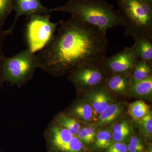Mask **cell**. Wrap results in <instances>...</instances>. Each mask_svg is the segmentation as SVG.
<instances>
[{
    "mask_svg": "<svg viewBox=\"0 0 152 152\" xmlns=\"http://www.w3.org/2000/svg\"><path fill=\"white\" fill-rule=\"evenodd\" d=\"M37 55L38 68L54 77L86 64L102 65L108 44L105 31L71 17Z\"/></svg>",
    "mask_w": 152,
    "mask_h": 152,
    "instance_id": "obj_1",
    "label": "cell"
},
{
    "mask_svg": "<svg viewBox=\"0 0 152 152\" xmlns=\"http://www.w3.org/2000/svg\"><path fill=\"white\" fill-rule=\"evenodd\" d=\"M50 13L60 12L107 31L118 26H124L120 11L104 0H70L64 5L50 9Z\"/></svg>",
    "mask_w": 152,
    "mask_h": 152,
    "instance_id": "obj_2",
    "label": "cell"
},
{
    "mask_svg": "<svg viewBox=\"0 0 152 152\" xmlns=\"http://www.w3.org/2000/svg\"><path fill=\"white\" fill-rule=\"evenodd\" d=\"M123 19L125 34L135 41H152V4L138 0H116Z\"/></svg>",
    "mask_w": 152,
    "mask_h": 152,
    "instance_id": "obj_3",
    "label": "cell"
},
{
    "mask_svg": "<svg viewBox=\"0 0 152 152\" xmlns=\"http://www.w3.org/2000/svg\"><path fill=\"white\" fill-rule=\"evenodd\" d=\"M38 68L37 55L28 49L12 56H5L1 66V82L20 88L32 80Z\"/></svg>",
    "mask_w": 152,
    "mask_h": 152,
    "instance_id": "obj_4",
    "label": "cell"
},
{
    "mask_svg": "<svg viewBox=\"0 0 152 152\" xmlns=\"http://www.w3.org/2000/svg\"><path fill=\"white\" fill-rule=\"evenodd\" d=\"M26 29L27 49L35 53L46 47L60 22L53 23L49 14H33L28 18Z\"/></svg>",
    "mask_w": 152,
    "mask_h": 152,
    "instance_id": "obj_5",
    "label": "cell"
},
{
    "mask_svg": "<svg viewBox=\"0 0 152 152\" xmlns=\"http://www.w3.org/2000/svg\"><path fill=\"white\" fill-rule=\"evenodd\" d=\"M44 137L48 152H87L78 138L53 119L45 129Z\"/></svg>",
    "mask_w": 152,
    "mask_h": 152,
    "instance_id": "obj_6",
    "label": "cell"
},
{
    "mask_svg": "<svg viewBox=\"0 0 152 152\" xmlns=\"http://www.w3.org/2000/svg\"><path fill=\"white\" fill-rule=\"evenodd\" d=\"M69 75L68 79L79 94L104 85L108 76L102 65L90 64L83 65Z\"/></svg>",
    "mask_w": 152,
    "mask_h": 152,
    "instance_id": "obj_7",
    "label": "cell"
},
{
    "mask_svg": "<svg viewBox=\"0 0 152 152\" xmlns=\"http://www.w3.org/2000/svg\"><path fill=\"white\" fill-rule=\"evenodd\" d=\"M139 60L132 46L106 57L102 65L108 75L127 73H130Z\"/></svg>",
    "mask_w": 152,
    "mask_h": 152,
    "instance_id": "obj_8",
    "label": "cell"
},
{
    "mask_svg": "<svg viewBox=\"0 0 152 152\" xmlns=\"http://www.w3.org/2000/svg\"><path fill=\"white\" fill-rule=\"evenodd\" d=\"M13 10L15 12V16L12 25L7 30L9 35L12 34L17 22L23 15L28 18L33 14H49V10L42 4L41 0H14Z\"/></svg>",
    "mask_w": 152,
    "mask_h": 152,
    "instance_id": "obj_9",
    "label": "cell"
},
{
    "mask_svg": "<svg viewBox=\"0 0 152 152\" xmlns=\"http://www.w3.org/2000/svg\"><path fill=\"white\" fill-rule=\"evenodd\" d=\"M80 94L81 95L82 99L89 104L98 115L114 102L111 94L107 90L104 85Z\"/></svg>",
    "mask_w": 152,
    "mask_h": 152,
    "instance_id": "obj_10",
    "label": "cell"
},
{
    "mask_svg": "<svg viewBox=\"0 0 152 152\" xmlns=\"http://www.w3.org/2000/svg\"><path fill=\"white\" fill-rule=\"evenodd\" d=\"M65 111L84 124H95L98 116L92 106L82 99H78L74 101Z\"/></svg>",
    "mask_w": 152,
    "mask_h": 152,
    "instance_id": "obj_11",
    "label": "cell"
},
{
    "mask_svg": "<svg viewBox=\"0 0 152 152\" xmlns=\"http://www.w3.org/2000/svg\"><path fill=\"white\" fill-rule=\"evenodd\" d=\"M132 84L130 73H127L108 75L104 85L111 94L123 96L129 94Z\"/></svg>",
    "mask_w": 152,
    "mask_h": 152,
    "instance_id": "obj_12",
    "label": "cell"
},
{
    "mask_svg": "<svg viewBox=\"0 0 152 152\" xmlns=\"http://www.w3.org/2000/svg\"><path fill=\"white\" fill-rule=\"evenodd\" d=\"M124 106L123 103L120 102H114L110 104L104 112L98 115L95 123L96 126L103 127L113 124L121 115Z\"/></svg>",
    "mask_w": 152,
    "mask_h": 152,
    "instance_id": "obj_13",
    "label": "cell"
},
{
    "mask_svg": "<svg viewBox=\"0 0 152 152\" xmlns=\"http://www.w3.org/2000/svg\"><path fill=\"white\" fill-rule=\"evenodd\" d=\"M53 119L57 124L69 131L75 136H77L82 127L81 123L73 116L66 111L58 113Z\"/></svg>",
    "mask_w": 152,
    "mask_h": 152,
    "instance_id": "obj_14",
    "label": "cell"
},
{
    "mask_svg": "<svg viewBox=\"0 0 152 152\" xmlns=\"http://www.w3.org/2000/svg\"><path fill=\"white\" fill-rule=\"evenodd\" d=\"M129 94L137 97H151L152 94V76L132 83Z\"/></svg>",
    "mask_w": 152,
    "mask_h": 152,
    "instance_id": "obj_15",
    "label": "cell"
},
{
    "mask_svg": "<svg viewBox=\"0 0 152 152\" xmlns=\"http://www.w3.org/2000/svg\"><path fill=\"white\" fill-rule=\"evenodd\" d=\"M132 128L129 123L126 120L116 123L112 128V136L115 142H124L130 137Z\"/></svg>",
    "mask_w": 152,
    "mask_h": 152,
    "instance_id": "obj_16",
    "label": "cell"
},
{
    "mask_svg": "<svg viewBox=\"0 0 152 152\" xmlns=\"http://www.w3.org/2000/svg\"><path fill=\"white\" fill-rule=\"evenodd\" d=\"M135 41L133 47L139 59L145 61L152 66V41L141 39Z\"/></svg>",
    "mask_w": 152,
    "mask_h": 152,
    "instance_id": "obj_17",
    "label": "cell"
},
{
    "mask_svg": "<svg viewBox=\"0 0 152 152\" xmlns=\"http://www.w3.org/2000/svg\"><path fill=\"white\" fill-rule=\"evenodd\" d=\"M132 83L139 81L152 76V66L142 60H139L131 71Z\"/></svg>",
    "mask_w": 152,
    "mask_h": 152,
    "instance_id": "obj_18",
    "label": "cell"
},
{
    "mask_svg": "<svg viewBox=\"0 0 152 152\" xmlns=\"http://www.w3.org/2000/svg\"><path fill=\"white\" fill-rule=\"evenodd\" d=\"M128 113L134 121L142 119L151 111V106L142 100H138L128 106Z\"/></svg>",
    "mask_w": 152,
    "mask_h": 152,
    "instance_id": "obj_19",
    "label": "cell"
},
{
    "mask_svg": "<svg viewBox=\"0 0 152 152\" xmlns=\"http://www.w3.org/2000/svg\"><path fill=\"white\" fill-rule=\"evenodd\" d=\"M113 142L112 132L107 129L102 130L96 134L94 149L96 151H105Z\"/></svg>",
    "mask_w": 152,
    "mask_h": 152,
    "instance_id": "obj_20",
    "label": "cell"
},
{
    "mask_svg": "<svg viewBox=\"0 0 152 152\" xmlns=\"http://www.w3.org/2000/svg\"><path fill=\"white\" fill-rule=\"evenodd\" d=\"M139 132L143 137L151 140L152 136V113L151 111L141 119L135 121Z\"/></svg>",
    "mask_w": 152,
    "mask_h": 152,
    "instance_id": "obj_21",
    "label": "cell"
},
{
    "mask_svg": "<svg viewBox=\"0 0 152 152\" xmlns=\"http://www.w3.org/2000/svg\"><path fill=\"white\" fill-rule=\"evenodd\" d=\"M14 0H0V30L13 10Z\"/></svg>",
    "mask_w": 152,
    "mask_h": 152,
    "instance_id": "obj_22",
    "label": "cell"
},
{
    "mask_svg": "<svg viewBox=\"0 0 152 152\" xmlns=\"http://www.w3.org/2000/svg\"><path fill=\"white\" fill-rule=\"evenodd\" d=\"M127 148L129 152H144L145 151L144 141L139 136L131 137Z\"/></svg>",
    "mask_w": 152,
    "mask_h": 152,
    "instance_id": "obj_23",
    "label": "cell"
},
{
    "mask_svg": "<svg viewBox=\"0 0 152 152\" xmlns=\"http://www.w3.org/2000/svg\"><path fill=\"white\" fill-rule=\"evenodd\" d=\"M104 152H129L127 145L123 142H113Z\"/></svg>",
    "mask_w": 152,
    "mask_h": 152,
    "instance_id": "obj_24",
    "label": "cell"
},
{
    "mask_svg": "<svg viewBox=\"0 0 152 152\" xmlns=\"http://www.w3.org/2000/svg\"><path fill=\"white\" fill-rule=\"evenodd\" d=\"M9 35L7 30H0V86L2 84L1 77V66L3 59L5 57L4 53V43L6 38Z\"/></svg>",
    "mask_w": 152,
    "mask_h": 152,
    "instance_id": "obj_25",
    "label": "cell"
},
{
    "mask_svg": "<svg viewBox=\"0 0 152 152\" xmlns=\"http://www.w3.org/2000/svg\"><path fill=\"white\" fill-rule=\"evenodd\" d=\"M85 145H91L88 136L86 126L81 127L76 136Z\"/></svg>",
    "mask_w": 152,
    "mask_h": 152,
    "instance_id": "obj_26",
    "label": "cell"
},
{
    "mask_svg": "<svg viewBox=\"0 0 152 152\" xmlns=\"http://www.w3.org/2000/svg\"><path fill=\"white\" fill-rule=\"evenodd\" d=\"M87 125H88L86 126L87 133L88 136L90 144L94 143L95 137L96 134V129L97 127L96 126L95 124Z\"/></svg>",
    "mask_w": 152,
    "mask_h": 152,
    "instance_id": "obj_27",
    "label": "cell"
},
{
    "mask_svg": "<svg viewBox=\"0 0 152 152\" xmlns=\"http://www.w3.org/2000/svg\"><path fill=\"white\" fill-rule=\"evenodd\" d=\"M141 1L143 2L149 3V4H152V0H138Z\"/></svg>",
    "mask_w": 152,
    "mask_h": 152,
    "instance_id": "obj_28",
    "label": "cell"
},
{
    "mask_svg": "<svg viewBox=\"0 0 152 152\" xmlns=\"http://www.w3.org/2000/svg\"><path fill=\"white\" fill-rule=\"evenodd\" d=\"M147 152H152L151 144H150L149 145L148 148Z\"/></svg>",
    "mask_w": 152,
    "mask_h": 152,
    "instance_id": "obj_29",
    "label": "cell"
}]
</instances>
